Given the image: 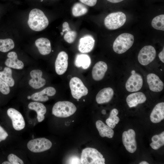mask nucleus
<instances>
[{
    "instance_id": "9d476101",
    "label": "nucleus",
    "mask_w": 164,
    "mask_h": 164,
    "mask_svg": "<svg viewBox=\"0 0 164 164\" xmlns=\"http://www.w3.org/2000/svg\"><path fill=\"white\" fill-rule=\"evenodd\" d=\"M7 114L12 121L13 127L17 131L23 129L25 126V123L21 114L13 108H9L7 111Z\"/></svg>"
},
{
    "instance_id": "b1692460",
    "label": "nucleus",
    "mask_w": 164,
    "mask_h": 164,
    "mask_svg": "<svg viewBox=\"0 0 164 164\" xmlns=\"http://www.w3.org/2000/svg\"><path fill=\"white\" fill-rule=\"evenodd\" d=\"M91 64V59L90 56L87 54H78L76 56L75 65L77 67H81L84 69H87Z\"/></svg>"
},
{
    "instance_id": "cd10ccee",
    "label": "nucleus",
    "mask_w": 164,
    "mask_h": 164,
    "mask_svg": "<svg viewBox=\"0 0 164 164\" xmlns=\"http://www.w3.org/2000/svg\"><path fill=\"white\" fill-rule=\"evenodd\" d=\"M118 111L116 108L113 109L110 113L109 117L106 120L107 125L112 128H114L119 121V118L117 116Z\"/></svg>"
},
{
    "instance_id": "c03bdc74",
    "label": "nucleus",
    "mask_w": 164,
    "mask_h": 164,
    "mask_svg": "<svg viewBox=\"0 0 164 164\" xmlns=\"http://www.w3.org/2000/svg\"><path fill=\"white\" fill-rule=\"evenodd\" d=\"M27 98L29 99H31V97L30 96H29L27 97Z\"/></svg>"
},
{
    "instance_id": "a211bd4d",
    "label": "nucleus",
    "mask_w": 164,
    "mask_h": 164,
    "mask_svg": "<svg viewBox=\"0 0 164 164\" xmlns=\"http://www.w3.org/2000/svg\"><path fill=\"white\" fill-rule=\"evenodd\" d=\"M146 100L145 95L142 92H137L130 94L126 99L127 103L130 108L135 107L138 104L144 103Z\"/></svg>"
},
{
    "instance_id": "1a4fd4ad",
    "label": "nucleus",
    "mask_w": 164,
    "mask_h": 164,
    "mask_svg": "<svg viewBox=\"0 0 164 164\" xmlns=\"http://www.w3.org/2000/svg\"><path fill=\"white\" fill-rule=\"evenodd\" d=\"M136 134L132 129L124 131L122 135V141L126 149L129 152L133 153L137 149Z\"/></svg>"
},
{
    "instance_id": "393cba45",
    "label": "nucleus",
    "mask_w": 164,
    "mask_h": 164,
    "mask_svg": "<svg viewBox=\"0 0 164 164\" xmlns=\"http://www.w3.org/2000/svg\"><path fill=\"white\" fill-rule=\"evenodd\" d=\"M62 32L60 33L61 35L66 32L64 36V39L65 41L69 43H73L75 40L77 36V32L71 30L68 23L64 22L62 25Z\"/></svg>"
},
{
    "instance_id": "4c0bfd02",
    "label": "nucleus",
    "mask_w": 164,
    "mask_h": 164,
    "mask_svg": "<svg viewBox=\"0 0 164 164\" xmlns=\"http://www.w3.org/2000/svg\"><path fill=\"white\" fill-rule=\"evenodd\" d=\"M164 48L162 51L159 54V57L160 60L163 63H164Z\"/></svg>"
},
{
    "instance_id": "f257e3e1",
    "label": "nucleus",
    "mask_w": 164,
    "mask_h": 164,
    "mask_svg": "<svg viewBox=\"0 0 164 164\" xmlns=\"http://www.w3.org/2000/svg\"><path fill=\"white\" fill-rule=\"evenodd\" d=\"M48 20L41 10L34 9L30 12L28 24L30 28L36 31H40L48 26Z\"/></svg>"
},
{
    "instance_id": "f8f14e48",
    "label": "nucleus",
    "mask_w": 164,
    "mask_h": 164,
    "mask_svg": "<svg viewBox=\"0 0 164 164\" xmlns=\"http://www.w3.org/2000/svg\"><path fill=\"white\" fill-rule=\"evenodd\" d=\"M68 55L63 51L60 52L57 55L55 62V69L59 75L64 74L66 71L68 65Z\"/></svg>"
},
{
    "instance_id": "2eb2a0df",
    "label": "nucleus",
    "mask_w": 164,
    "mask_h": 164,
    "mask_svg": "<svg viewBox=\"0 0 164 164\" xmlns=\"http://www.w3.org/2000/svg\"><path fill=\"white\" fill-rule=\"evenodd\" d=\"M147 80L149 88L151 91L159 92L163 89V83L156 75L153 73H149L147 76Z\"/></svg>"
},
{
    "instance_id": "5701e85b",
    "label": "nucleus",
    "mask_w": 164,
    "mask_h": 164,
    "mask_svg": "<svg viewBox=\"0 0 164 164\" xmlns=\"http://www.w3.org/2000/svg\"><path fill=\"white\" fill-rule=\"evenodd\" d=\"M96 125L100 135L102 137H105L112 138L114 135L112 128L105 125L102 121L98 120L96 123Z\"/></svg>"
},
{
    "instance_id": "c85d7f7f",
    "label": "nucleus",
    "mask_w": 164,
    "mask_h": 164,
    "mask_svg": "<svg viewBox=\"0 0 164 164\" xmlns=\"http://www.w3.org/2000/svg\"><path fill=\"white\" fill-rule=\"evenodd\" d=\"M72 12L73 16L78 17L86 14L88 12V9L84 4L77 2L73 6Z\"/></svg>"
},
{
    "instance_id": "bb28decb",
    "label": "nucleus",
    "mask_w": 164,
    "mask_h": 164,
    "mask_svg": "<svg viewBox=\"0 0 164 164\" xmlns=\"http://www.w3.org/2000/svg\"><path fill=\"white\" fill-rule=\"evenodd\" d=\"M151 140L152 142L150 144V146L154 149H158L164 145V132L159 135H154Z\"/></svg>"
},
{
    "instance_id": "6e6552de",
    "label": "nucleus",
    "mask_w": 164,
    "mask_h": 164,
    "mask_svg": "<svg viewBox=\"0 0 164 164\" xmlns=\"http://www.w3.org/2000/svg\"><path fill=\"white\" fill-rule=\"evenodd\" d=\"M156 55L155 48L152 46H146L139 51L138 55L139 63L143 65H146L152 62Z\"/></svg>"
},
{
    "instance_id": "39448f33",
    "label": "nucleus",
    "mask_w": 164,
    "mask_h": 164,
    "mask_svg": "<svg viewBox=\"0 0 164 164\" xmlns=\"http://www.w3.org/2000/svg\"><path fill=\"white\" fill-rule=\"evenodd\" d=\"M126 19L125 15L121 12L111 13L108 15L104 19L106 27L110 30L117 29L122 26Z\"/></svg>"
},
{
    "instance_id": "c9c22d12",
    "label": "nucleus",
    "mask_w": 164,
    "mask_h": 164,
    "mask_svg": "<svg viewBox=\"0 0 164 164\" xmlns=\"http://www.w3.org/2000/svg\"><path fill=\"white\" fill-rule=\"evenodd\" d=\"M82 3L90 6H94L97 2V0H80Z\"/></svg>"
},
{
    "instance_id": "e433bc0d",
    "label": "nucleus",
    "mask_w": 164,
    "mask_h": 164,
    "mask_svg": "<svg viewBox=\"0 0 164 164\" xmlns=\"http://www.w3.org/2000/svg\"><path fill=\"white\" fill-rule=\"evenodd\" d=\"M69 164H81L80 159L76 156H72L68 160Z\"/></svg>"
},
{
    "instance_id": "7c9ffc66",
    "label": "nucleus",
    "mask_w": 164,
    "mask_h": 164,
    "mask_svg": "<svg viewBox=\"0 0 164 164\" xmlns=\"http://www.w3.org/2000/svg\"><path fill=\"white\" fill-rule=\"evenodd\" d=\"M28 107L30 109L35 111L37 115H44L46 112V109L45 106L43 104L39 102H31L28 104Z\"/></svg>"
},
{
    "instance_id": "ea45409f",
    "label": "nucleus",
    "mask_w": 164,
    "mask_h": 164,
    "mask_svg": "<svg viewBox=\"0 0 164 164\" xmlns=\"http://www.w3.org/2000/svg\"><path fill=\"white\" fill-rule=\"evenodd\" d=\"M108 1L113 3H117L122 1L124 0H107Z\"/></svg>"
},
{
    "instance_id": "4be33fe9",
    "label": "nucleus",
    "mask_w": 164,
    "mask_h": 164,
    "mask_svg": "<svg viewBox=\"0 0 164 164\" xmlns=\"http://www.w3.org/2000/svg\"><path fill=\"white\" fill-rule=\"evenodd\" d=\"M35 44L41 54L46 55L51 52V47L50 42L47 38H39L36 40Z\"/></svg>"
},
{
    "instance_id": "412c9836",
    "label": "nucleus",
    "mask_w": 164,
    "mask_h": 164,
    "mask_svg": "<svg viewBox=\"0 0 164 164\" xmlns=\"http://www.w3.org/2000/svg\"><path fill=\"white\" fill-rule=\"evenodd\" d=\"M164 118V103L157 104L153 109L150 115L151 121L154 123L160 122Z\"/></svg>"
},
{
    "instance_id": "6ab92c4d",
    "label": "nucleus",
    "mask_w": 164,
    "mask_h": 164,
    "mask_svg": "<svg viewBox=\"0 0 164 164\" xmlns=\"http://www.w3.org/2000/svg\"><path fill=\"white\" fill-rule=\"evenodd\" d=\"M8 58L5 62V65L8 67L16 69H22L24 67L22 61L18 59L16 53L14 51L9 53L7 54Z\"/></svg>"
},
{
    "instance_id": "4468645a",
    "label": "nucleus",
    "mask_w": 164,
    "mask_h": 164,
    "mask_svg": "<svg viewBox=\"0 0 164 164\" xmlns=\"http://www.w3.org/2000/svg\"><path fill=\"white\" fill-rule=\"evenodd\" d=\"M95 40L90 35H86L79 40L78 46L79 51L82 53H86L91 51L94 48Z\"/></svg>"
},
{
    "instance_id": "20e7f679",
    "label": "nucleus",
    "mask_w": 164,
    "mask_h": 164,
    "mask_svg": "<svg viewBox=\"0 0 164 164\" xmlns=\"http://www.w3.org/2000/svg\"><path fill=\"white\" fill-rule=\"evenodd\" d=\"M77 108L72 103L69 101H60L53 106L52 113L55 116L60 118H66L73 114Z\"/></svg>"
},
{
    "instance_id": "de8ad7c7",
    "label": "nucleus",
    "mask_w": 164,
    "mask_h": 164,
    "mask_svg": "<svg viewBox=\"0 0 164 164\" xmlns=\"http://www.w3.org/2000/svg\"><path fill=\"white\" fill-rule=\"evenodd\" d=\"M84 101H85V100H84Z\"/></svg>"
},
{
    "instance_id": "7ed1b4c3",
    "label": "nucleus",
    "mask_w": 164,
    "mask_h": 164,
    "mask_svg": "<svg viewBox=\"0 0 164 164\" xmlns=\"http://www.w3.org/2000/svg\"><path fill=\"white\" fill-rule=\"evenodd\" d=\"M80 160L82 164H104L105 162L103 155L96 149L91 148L82 150Z\"/></svg>"
},
{
    "instance_id": "2f4dec72",
    "label": "nucleus",
    "mask_w": 164,
    "mask_h": 164,
    "mask_svg": "<svg viewBox=\"0 0 164 164\" xmlns=\"http://www.w3.org/2000/svg\"><path fill=\"white\" fill-rule=\"evenodd\" d=\"M151 25L156 29L164 31V15H159L154 18L152 21Z\"/></svg>"
},
{
    "instance_id": "a18cd8bd",
    "label": "nucleus",
    "mask_w": 164,
    "mask_h": 164,
    "mask_svg": "<svg viewBox=\"0 0 164 164\" xmlns=\"http://www.w3.org/2000/svg\"><path fill=\"white\" fill-rule=\"evenodd\" d=\"M77 101H79V99H77Z\"/></svg>"
},
{
    "instance_id": "49530a36",
    "label": "nucleus",
    "mask_w": 164,
    "mask_h": 164,
    "mask_svg": "<svg viewBox=\"0 0 164 164\" xmlns=\"http://www.w3.org/2000/svg\"><path fill=\"white\" fill-rule=\"evenodd\" d=\"M43 1V0H41V1L42 2V1Z\"/></svg>"
},
{
    "instance_id": "473e14b6",
    "label": "nucleus",
    "mask_w": 164,
    "mask_h": 164,
    "mask_svg": "<svg viewBox=\"0 0 164 164\" xmlns=\"http://www.w3.org/2000/svg\"><path fill=\"white\" fill-rule=\"evenodd\" d=\"M0 91L3 94L7 95L10 92L8 84L0 78Z\"/></svg>"
},
{
    "instance_id": "0eeeda50",
    "label": "nucleus",
    "mask_w": 164,
    "mask_h": 164,
    "mask_svg": "<svg viewBox=\"0 0 164 164\" xmlns=\"http://www.w3.org/2000/svg\"><path fill=\"white\" fill-rule=\"evenodd\" d=\"M52 143L49 139L44 138H38L31 140L27 144L28 149L32 152L38 153L50 149Z\"/></svg>"
},
{
    "instance_id": "f3484780",
    "label": "nucleus",
    "mask_w": 164,
    "mask_h": 164,
    "mask_svg": "<svg viewBox=\"0 0 164 164\" xmlns=\"http://www.w3.org/2000/svg\"><path fill=\"white\" fill-rule=\"evenodd\" d=\"M107 70L108 66L105 62L100 61L96 63L92 71L93 79L96 81H99L102 80Z\"/></svg>"
},
{
    "instance_id": "f704fd0d",
    "label": "nucleus",
    "mask_w": 164,
    "mask_h": 164,
    "mask_svg": "<svg viewBox=\"0 0 164 164\" xmlns=\"http://www.w3.org/2000/svg\"><path fill=\"white\" fill-rule=\"evenodd\" d=\"M8 136L6 132L0 126V142L5 140Z\"/></svg>"
},
{
    "instance_id": "f03ea898",
    "label": "nucleus",
    "mask_w": 164,
    "mask_h": 164,
    "mask_svg": "<svg viewBox=\"0 0 164 164\" xmlns=\"http://www.w3.org/2000/svg\"><path fill=\"white\" fill-rule=\"evenodd\" d=\"M134 42V36L124 33L119 35L114 41L113 46L114 51L118 54L125 53L129 49Z\"/></svg>"
},
{
    "instance_id": "37998d69",
    "label": "nucleus",
    "mask_w": 164,
    "mask_h": 164,
    "mask_svg": "<svg viewBox=\"0 0 164 164\" xmlns=\"http://www.w3.org/2000/svg\"><path fill=\"white\" fill-rule=\"evenodd\" d=\"M101 113L103 114H106V111L105 110H103L101 111Z\"/></svg>"
},
{
    "instance_id": "72a5a7b5",
    "label": "nucleus",
    "mask_w": 164,
    "mask_h": 164,
    "mask_svg": "<svg viewBox=\"0 0 164 164\" xmlns=\"http://www.w3.org/2000/svg\"><path fill=\"white\" fill-rule=\"evenodd\" d=\"M8 159L11 164H23V161L16 155L10 154L8 156Z\"/></svg>"
},
{
    "instance_id": "a19ab883",
    "label": "nucleus",
    "mask_w": 164,
    "mask_h": 164,
    "mask_svg": "<svg viewBox=\"0 0 164 164\" xmlns=\"http://www.w3.org/2000/svg\"><path fill=\"white\" fill-rule=\"evenodd\" d=\"M139 164H149V163L146 161H143L140 162Z\"/></svg>"
},
{
    "instance_id": "c756f323",
    "label": "nucleus",
    "mask_w": 164,
    "mask_h": 164,
    "mask_svg": "<svg viewBox=\"0 0 164 164\" xmlns=\"http://www.w3.org/2000/svg\"><path fill=\"white\" fill-rule=\"evenodd\" d=\"M15 46L13 41L11 39H0V51L7 52L13 49Z\"/></svg>"
},
{
    "instance_id": "58836bf2",
    "label": "nucleus",
    "mask_w": 164,
    "mask_h": 164,
    "mask_svg": "<svg viewBox=\"0 0 164 164\" xmlns=\"http://www.w3.org/2000/svg\"><path fill=\"white\" fill-rule=\"evenodd\" d=\"M37 118L38 121L41 122L44 120L45 118V116L43 114L38 115H37Z\"/></svg>"
},
{
    "instance_id": "ddd939ff",
    "label": "nucleus",
    "mask_w": 164,
    "mask_h": 164,
    "mask_svg": "<svg viewBox=\"0 0 164 164\" xmlns=\"http://www.w3.org/2000/svg\"><path fill=\"white\" fill-rule=\"evenodd\" d=\"M43 72L39 70H34L30 72L32 77L29 82V84L33 88L39 89L43 87L46 84L45 79L42 78Z\"/></svg>"
},
{
    "instance_id": "a878e982",
    "label": "nucleus",
    "mask_w": 164,
    "mask_h": 164,
    "mask_svg": "<svg viewBox=\"0 0 164 164\" xmlns=\"http://www.w3.org/2000/svg\"><path fill=\"white\" fill-rule=\"evenodd\" d=\"M12 75V70L9 67H5L3 71H0V78L10 87H12L15 84V81Z\"/></svg>"
},
{
    "instance_id": "aec40b11",
    "label": "nucleus",
    "mask_w": 164,
    "mask_h": 164,
    "mask_svg": "<svg viewBox=\"0 0 164 164\" xmlns=\"http://www.w3.org/2000/svg\"><path fill=\"white\" fill-rule=\"evenodd\" d=\"M114 94L113 89L110 87H106L101 90L97 94L96 101L98 104H102L109 102Z\"/></svg>"
},
{
    "instance_id": "423d86ee",
    "label": "nucleus",
    "mask_w": 164,
    "mask_h": 164,
    "mask_svg": "<svg viewBox=\"0 0 164 164\" xmlns=\"http://www.w3.org/2000/svg\"><path fill=\"white\" fill-rule=\"evenodd\" d=\"M69 85L72 95L76 99H79L88 93L87 88L81 80L77 77L72 78L70 81Z\"/></svg>"
},
{
    "instance_id": "79ce46f5",
    "label": "nucleus",
    "mask_w": 164,
    "mask_h": 164,
    "mask_svg": "<svg viewBox=\"0 0 164 164\" xmlns=\"http://www.w3.org/2000/svg\"><path fill=\"white\" fill-rule=\"evenodd\" d=\"M2 164H11V163L9 161H5L3 162Z\"/></svg>"
},
{
    "instance_id": "dca6fc26",
    "label": "nucleus",
    "mask_w": 164,
    "mask_h": 164,
    "mask_svg": "<svg viewBox=\"0 0 164 164\" xmlns=\"http://www.w3.org/2000/svg\"><path fill=\"white\" fill-rule=\"evenodd\" d=\"M56 93V90L54 87H47L40 92L32 94L31 96V99L34 101L45 102L49 100L48 96H53Z\"/></svg>"
},
{
    "instance_id": "9b49d317",
    "label": "nucleus",
    "mask_w": 164,
    "mask_h": 164,
    "mask_svg": "<svg viewBox=\"0 0 164 164\" xmlns=\"http://www.w3.org/2000/svg\"><path fill=\"white\" fill-rule=\"evenodd\" d=\"M143 84L142 77L140 74L135 73L128 78L125 84V88L130 92L137 91L142 88Z\"/></svg>"
}]
</instances>
